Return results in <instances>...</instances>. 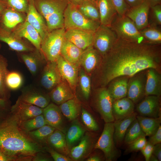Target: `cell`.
<instances>
[{"label": "cell", "mask_w": 161, "mask_h": 161, "mask_svg": "<svg viewBox=\"0 0 161 161\" xmlns=\"http://www.w3.org/2000/svg\"><path fill=\"white\" fill-rule=\"evenodd\" d=\"M161 64L160 44L117 38L95 69L96 85L104 87L116 78L130 77L151 68L160 72Z\"/></svg>", "instance_id": "1"}, {"label": "cell", "mask_w": 161, "mask_h": 161, "mask_svg": "<svg viewBox=\"0 0 161 161\" xmlns=\"http://www.w3.org/2000/svg\"><path fill=\"white\" fill-rule=\"evenodd\" d=\"M16 122L9 119L0 124V151L12 160L35 156L41 151L39 146L23 134Z\"/></svg>", "instance_id": "2"}, {"label": "cell", "mask_w": 161, "mask_h": 161, "mask_svg": "<svg viewBox=\"0 0 161 161\" xmlns=\"http://www.w3.org/2000/svg\"><path fill=\"white\" fill-rule=\"evenodd\" d=\"M37 11L43 17L49 32L64 27V13L68 0H33Z\"/></svg>", "instance_id": "3"}, {"label": "cell", "mask_w": 161, "mask_h": 161, "mask_svg": "<svg viewBox=\"0 0 161 161\" xmlns=\"http://www.w3.org/2000/svg\"><path fill=\"white\" fill-rule=\"evenodd\" d=\"M65 31L64 27L54 30L49 32L42 40L41 53L47 61H56L61 55Z\"/></svg>", "instance_id": "4"}, {"label": "cell", "mask_w": 161, "mask_h": 161, "mask_svg": "<svg viewBox=\"0 0 161 161\" xmlns=\"http://www.w3.org/2000/svg\"><path fill=\"white\" fill-rule=\"evenodd\" d=\"M100 24V22L86 18L76 6L69 2L64 13V27L65 30L75 29L95 32Z\"/></svg>", "instance_id": "5"}, {"label": "cell", "mask_w": 161, "mask_h": 161, "mask_svg": "<svg viewBox=\"0 0 161 161\" xmlns=\"http://www.w3.org/2000/svg\"><path fill=\"white\" fill-rule=\"evenodd\" d=\"M114 132L113 122L105 123L102 132L94 147L103 151L108 161L116 160L120 155L114 141Z\"/></svg>", "instance_id": "6"}, {"label": "cell", "mask_w": 161, "mask_h": 161, "mask_svg": "<svg viewBox=\"0 0 161 161\" xmlns=\"http://www.w3.org/2000/svg\"><path fill=\"white\" fill-rule=\"evenodd\" d=\"M110 27L118 38L139 43L145 41L134 22L126 15H117Z\"/></svg>", "instance_id": "7"}, {"label": "cell", "mask_w": 161, "mask_h": 161, "mask_svg": "<svg viewBox=\"0 0 161 161\" xmlns=\"http://www.w3.org/2000/svg\"><path fill=\"white\" fill-rule=\"evenodd\" d=\"M117 38L110 27L100 24L94 32L93 46L103 57L110 50Z\"/></svg>", "instance_id": "8"}, {"label": "cell", "mask_w": 161, "mask_h": 161, "mask_svg": "<svg viewBox=\"0 0 161 161\" xmlns=\"http://www.w3.org/2000/svg\"><path fill=\"white\" fill-rule=\"evenodd\" d=\"M113 101L107 88L101 87L97 90L94 96V104L96 110L105 123L114 121L112 113Z\"/></svg>", "instance_id": "9"}, {"label": "cell", "mask_w": 161, "mask_h": 161, "mask_svg": "<svg viewBox=\"0 0 161 161\" xmlns=\"http://www.w3.org/2000/svg\"><path fill=\"white\" fill-rule=\"evenodd\" d=\"M144 71L130 77L129 80L127 97L134 104L138 103L145 96L146 71Z\"/></svg>", "instance_id": "10"}, {"label": "cell", "mask_w": 161, "mask_h": 161, "mask_svg": "<svg viewBox=\"0 0 161 161\" xmlns=\"http://www.w3.org/2000/svg\"><path fill=\"white\" fill-rule=\"evenodd\" d=\"M0 41L6 43L11 49L18 52H30L36 49L32 44L24 38L16 36L12 31L0 26Z\"/></svg>", "instance_id": "11"}, {"label": "cell", "mask_w": 161, "mask_h": 161, "mask_svg": "<svg viewBox=\"0 0 161 161\" xmlns=\"http://www.w3.org/2000/svg\"><path fill=\"white\" fill-rule=\"evenodd\" d=\"M95 32L79 29L66 30L65 38L84 50L93 46Z\"/></svg>", "instance_id": "12"}, {"label": "cell", "mask_w": 161, "mask_h": 161, "mask_svg": "<svg viewBox=\"0 0 161 161\" xmlns=\"http://www.w3.org/2000/svg\"><path fill=\"white\" fill-rule=\"evenodd\" d=\"M150 6L146 0H143L140 4L130 7L125 15L134 23L140 31L148 26V16Z\"/></svg>", "instance_id": "13"}, {"label": "cell", "mask_w": 161, "mask_h": 161, "mask_svg": "<svg viewBox=\"0 0 161 161\" xmlns=\"http://www.w3.org/2000/svg\"><path fill=\"white\" fill-rule=\"evenodd\" d=\"M136 109L142 116L154 118L161 117L160 97L154 95L145 96L138 103Z\"/></svg>", "instance_id": "14"}, {"label": "cell", "mask_w": 161, "mask_h": 161, "mask_svg": "<svg viewBox=\"0 0 161 161\" xmlns=\"http://www.w3.org/2000/svg\"><path fill=\"white\" fill-rule=\"evenodd\" d=\"M95 140L92 134L89 132L85 133L78 144L69 150V155L72 160H80L88 157L94 148Z\"/></svg>", "instance_id": "15"}, {"label": "cell", "mask_w": 161, "mask_h": 161, "mask_svg": "<svg viewBox=\"0 0 161 161\" xmlns=\"http://www.w3.org/2000/svg\"><path fill=\"white\" fill-rule=\"evenodd\" d=\"M56 61L62 79L67 83L72 89H75L78 80L79 66L68 62L61 55Z\"/></svg>", "instance_id": "16"}, {"label": "cell", "mask_w": 161, "mask_h": 161, "mask_svg": "<svg viewBox=\"0 0 161 161\" xmlns=\"http://www.w3.org/2000/svg\"><path fill=\"white\" fill-rule=\"evenodd\" d=\"M12 31L16 36L28 40L42 55L41 48L42 41L41 36L27 21L25 20Z\"/></svg>", "instance_id": "17"}, {"label": "cell", "mask_w": 161, "mask_h": 161, "mask_svg": "<svg viewBox=\"0 0 161 161\" xmlns=\"http://www.w3.org/2000/svg\"><path fill=\"white\" fill-rule=\"evenodd\" d=\"M62 80L56 61H47L43 69L41 78V85L47 89L52 90Z\"/></svg>", "instance_id": "18"}, {"label": "cell", "mask_w": 161, "mask_h": 161, "mask_svg": "<svg viewBox=\"0 0 161 161\" xmlns=\"http://www.w3.org/2000/svg\"><path fill=\"white\" fill-rule=\"evenodd\" d=\"M11 110L16 119L23 122L43 114V109L24 102L18 98Z\"/></svg>", "instance_id": "19"}, {"label": "cell", "mask_w": 161, "mask_h": 161, "mask_svg": "<svg viewBox=\"0 0 161 161\" xmlns=\"http://www.w3.org/2000/svg\"><path fill=\"white\" fill-rule=\"evenodd\" d=\"M28 7L25 20L38 32L42 40L49 32L43 17L37 11L33 0H28Z\"/></svg>", "instance_id": "20"}, {"label": "cell", "mask_w": 161, "mask_h": 161, "mask_svg": "<svg viewBox=\"0 0 161 161\" xmlns=\"http://www.w3.org/2000/svg\"><path fill=\"white\" fill-rule=\"evenodd\" d=\"M43 114L47 125L65 133L63 114L59 106L52 103L49 104L43 109Z\"/></svg>", "instance_id": "21"}, {"label": "cell", "mask_w": 161, "mask_h": 161, "mask_svg": "<svg viewBox=\"0 0 161 161\" xmlns=\"http://www.w3.org/2000/svg\"><path fill=\"white\" fill-rule=\"evenodd\" d=\"M102 57L93 46L83 50L80 59L79 66H81L87 73H90L98 67Z\"/></svg>", "instance_id": "22"}, {"label": "cell", "mask_w": 161, "mask_h": 161, "mask_svg": "<svg viewBox=\"0 0 161 161\" xmlns=\"http://www.w3.org/2000/svg\"><path fill=\"white\" fill-rule=\"evenodd\" d=\"M23 13L7 7L3 11L0 18V26L12 30L25 20L26 16Z\"/></svg>", "instance_id": "23"}, {"label": "cell", "mask_w": 161, "mask_h": 161, "mask_svg": "<svg viewBox=\"0 0 161 161\" xmlns=\"http://www.w3.org/2000/svg\"><path fill=\"white\" fill-rule=\"evenodd\" d=\"M137 115L134 112L131 115L123 118L115 120L113 122L114 132L113 138L117 147L120 146L123 142L127 130Z\"/></svg>", "instance_id": "24"}, {"label": "cell", "mask_w": 161, "mask_h": 161, "mask_svg": "<svg viewBox=\"0 0 161 161\" xmlns=\"http://www.w3.org/2000/svg\"><path fill=\"white\" fill-rule=\"evenodd\" d=\"M134 103L127 97L114 100L112 113L115 120L122 119L134 112Z\"/></svg>", "instance_id": "25"}, {"label": "cell", "mask_w": 161, "mask_h": 161, "mask_svg": "<svg viewBox=\"0 0 161 161\" xmlns=\"http://www.w3.org/2000/svg\"><path fill=\"white\" fill-rule=\"evenodd\" d=\"M145 95H154L160 97L161 95L160 72L151 68L146 71Z\"/></svg>", "instance_id": "26"}, {"label": "cell", "mask_w": 161, "mask_h": 161, "mask_svg": "<svg viewBox=\"0 0 161 161\" xmlns=\"http://www.w3.org/2000/svg\"><path fill=\"white\" fill-rule=\"evenodd\" d=\"M100 24L110 27L118 15L111 0H96Z\"/></svg>", "instance_id": "27"}, {"label": "cell", "mask_w": 161, "mask_h": 161, "mask_svg": "<svg viewBox=\"0 0 161 161\" xmlns=\"http://www.w3.org/2000/svg\"><path fill=\"white\" fill-rule=\"evenodd\" d=\"M50 96L52 101L59 105L75 97L72 89L63 79L52 89Z\"/></svg>", "instance_id": "28"}, {"label": "cell", "mask_w": 161, "mask_h": 161, "mask_svg": "<svg viewBox=\"0 0 161 161\" xmlns=\"http://www.w3.org/2000/svg\"><path fill=\"white\" fill-rule=\"evenodd\" d=\"M129 78L127 76L118 77L109 84L107 89L114 100L127 97Z\"/></svg>", "instance_id": "29"}, {"label": "cell", "mask_w": 161, "mask_h": 161, "mask_svg": "<svg viewBox=\"0 0 161 161\" xmlns=\"http://www.w3.org/2000/svg\"><path fill=\"white\" fill-rule=\"evenodd\" d=\"M83 51L65 38L60 55L68 62L79 66L80 59Z\"/></svg>", "instance_id": "30"}, {"label": "cell", "mask_w": 161, "mask_h": 161, "mask_svg": "<svg viewBox=\"0 0 161 161\" xmlns=\"http://www.w3.org/2000/svg\"><path fill=\"white\" fill-rule=\"evenodd\" d=\"M21 100L44 109L49 104V98L37 91L28 90L23 92L18 98Z\"/></svg>", "instance_id": "31"}, {"label": "cell", "mask_w": 161, "mask_h": 161, "mask_svg": "<svg viewBox=\"0 0 161 161\" xmlns=\"http://www.w3.org/2000/svg\"><path fill=\"white\" fill-rule=\"evenodd\" d=\"M21 57L30 72L33 75L36 74L44 58L40 53L36 49L33 52H22Z\"/></svg>", "instance_id": "32"}, {"label": "cell", "mask_w": 161, "mask_h": 161, "mask_svg": "<svg viewBox=\"0 0 161 161\" xmlns=\"http://www.w3.org/2000/svg\"><path fill=\"white\" fill-rule=\"evenodd\" d=\"M59 107L63 115L70 121L77 118L81 112V105L75 97L62 103Z\"/></svg>", "instance_id": "33"}, {"label": "cell", "mask_w": 161, "mask_h": 161, "mask_svg": "<svg viewBox=\"0 0 161 161\" xmlns=\"http://www.w3.org/2000/svg\"><path fill=\"white\" fill-rule=\"evenodd\" d=\"M49 143L58 152L66 156L69 154L65 134L61 131L55 129L48 137Z\"/></svg>", "instance_id": "34"}, {"label": "cell", "mask_w": 161, "mask_h": 161, "mask_svg": "<svg viewBox=\"0 0 161 161\" xmlns=\"http://www.w3.org/2000/svg\"><path fill=\"white\" fill-rule=\"evenodd\" d=\"M76 7L79 11L88 19L100 22L99 10L96 1L84 0Z\"/></svg>", "instance_id": "35"}, {"label": "cell", "mask_w": 161, "mask_h": 161, "mask_svg": "<svg viewBox=\"0 0 161 161\" xmlns=\"http://www.w3.org/2000/svg\"><path fill=\"white\" fill-rule=\"evenodd\" d=\"M86 131L85 128L78 121H75L68 129L65 137L69 150L82 138Z\"/></svg>", "instance_id": "36"}, {"label": "cell", "mask_w": 161, "mask_h": 161, "mask_svg": "<svg viewBox=\"0 0 161 161\" xmlns=\"http://www.w3.org/2000/svg\"><path fill=\"white\" fill-rule=\"evenodd\" d=\"M136 118L146 136L154 134L160 125L161 117L154 118L137 115Z\"/></svg>", "instance_id": "37"}, {"label": "cell", "mask_w": 161, "mask_h": 161, "mask_svg": "<svg viewBox=\"0 0 161 161\" xmlns=\"http://www.w3.org/2000/svg\"><path fill=\"white\" fill-rule=\"evenodd\" d=\"M144 136H146L136 118L128 128L125 135L123 142L128 145L138 138Z\"/></svg>", "instance_id": "38"}, {"label": "cell", "mask_w": 161, "mask_h": 161, "mask_svg": "<svg viewBox=\"0 0 161 161\" xmlns=\"http://www.w3.org/2000/svg\"><path fill=\"white\" fill-rule=\"evenodd\" d=\"M7 66V60L0 54V97L5 100L9 89L6 83V78L9 72Z\"/></svg>", "instance_id": "39"}, {"label": "cell", "mask_w": 161, "mask_h": 161, "mask_svg": "<svg viewBox=\"0 0 161 161\" xmlns=\"http://www.w3.org/2000/svg\"><path fill=\"white\" fill-rule=\"evenodd\" d=\"M145 41L152 44H160L161 32L157 28L148 26L139 31Z\"/></svg>", "instance_id": "40"}, {"label": "cell", "mask_w": 161, "mask_h": 161, "mask_svg": "<svg viewBox=\"0 0 161 161\" xmlns=\"http://www.w3.org/2000/svg\"><path fill=\"white\" fill-rule=\"evenodd\" d=\"M87 73L83 69L81 68L79 71L78 78L81 93L86 100L89 97L91 89L90 79Z\"/></svg>", "instance_id": "41"}, {"label": "cell", "mask_w": 161, "mask_h": 161, "mask_svg": "<svg viewBox=\"0 0 161 161\" xmlns=\"http://www.w3.org/2000/svg\"><path fill=\"white\" fill-rule=\"evenodd\" d=\"M46 125L44 118L42 114L23 122L22 127L26 131L29 132Z\"/></svg>", "instance_id": "42"}, {"label": "cell", "mask_w": 161, "mask_h": 161, "mask_svg": "<svg viewBox=\"0 0 161 161\" xmlns=\"http://www.w3.org/2000/svg\"><path fill=\"white\" fill-rule=\"evenodd\" d=\"M23 79L21 75L15 71L9 72L6 78V83L9 89L15 90L22 85Z\"/></svg>", "instance_id": "43"}, {"label": "cell", "mask_w": 161, "mask_h": 161, "mask_svg": "<svg viewBox=\"0 0 161 161\" xmlns=\"http://www.w3.org/2000/svg\"><path fill=\"white\" fill-rule=\"evenodd\" d=\"M55 129L54 127L46 125L36 130L29 131V133L34 138L42 140L48 138Z\"/></svg>", "instance_id": "44"}, {"label": "cell", "mask_w": 161, "mask_h": 161, "mask_svg": "<svg viewBox=\"0 0 161 161\" xmlns=\"http://www.w3.org/2000/svg\"><path fill=\"white\" fill-rule=\"evenodd\" d=\"M81 114L82 122L88 129L93 131L99 130L98 125L90 113L84 108H82Z\"/></svg>", "instance_id": "45"}, {"label": "cell", "mask_w": 161, "mask_h": 161, "mask_svg": "<svg viewBox=\"0 0 161 161\" xmlns=\"http://www.w3.org/2000/svg\"><path fill=\"white\" fill-rule=\"evenodd\" d=\"M145 137H140L127 145V147L124 152L125 154H127L132 152L141 150L147 143Z\"/></svg>", "instance_id": "46"}, {"label": "cell", "mask_w": 161, "mask_h": 161, "mask_svg": "<svg viewBox=\"0 0 161 161\" xmlns=\"http://www.w3.org/2000/svg\"><path fill=\"white\" fill-rule=\"evenodd\" d=\"M7 5L14 10L26 14L28 10V0H6Z\"/></svg>", "instance_id": "47"}, {"label": "cell", "mask_w": 161, "mask_h": 161, "mask_svg": "<svg viewBox=\"0 0 161 161\" xmlns=\"http://www.w3.org/2000/svg\"><path fill=\"white\" fill-rule=\"evenodd\" d=\"M111 0L119 16H122L125 15L127 11L130 8L124 0Z\"/></svg>", "instance_id": "48"}, {"label": "cell", "mask_w": 161, "mask_h": 161, "mask_svg": "<svg viewBox=\"0 0 161 161\" xmlns=\"http://www.w3.org/2000/svg\"><path fill=\"white\" fill-rule=\"evenodd\" d=\"M47 150L55 161H71L72 159L54 150L52 148H47Z\"/></svg>", "instance_id": "49"}, {"label": "cell", "mask_w": 161, "mask_h": 161, "mask_svg": "<svg viewBox=\"0 0 161 161\" xmlns=\"http://www.w3.org/2000/svg\"><path fill=\"white\" fill-rule=\"evenodd\" d=\"M153 18L155 23L161 24V5L158 4L150 7Z\"/></svg>", "instance_id": "50"}, {"label": "cell", "mask_w": 161, "mask_h": 161, "mask_svg": "<svg viewBox=\"0 0 161 161\" xmlns=\"http://www.w3.org/2000/svg\"><path fill=\"white\" fill-rule=\"evenodd\" d=\"M154 145L147 141L145 146L141 150L146 161H149V158L153 154Z\"/></svg>", "instance_id": "51"}, {"label": "cell", "mask_w": 161, "mask_h": 161, "mask_svg": "<svg viewBox=\"0 0 161 161\" xmlns=\"http://www.w3.org/2000/svg\"><path fill=\"white\" fill-rule=\"evenodd\" d=\"M153 145L161 143V126L160 125L156 131L149 137L148 141Z\"/></svg>", "instance_id": "52"}, {"label": "cell", "mask_w": 161, "mask_h": 161, "mask_svg": "<svg viewBox=\"0 0 161 161\" xmlns=\"http://www.w3.org/2000/svg\"><path fill=\"white\" fill-rule=\"evenodd\" d=\"M153 154L157 158L158 161H161V143H158L154 145Z\"/></svg>", "instance_id": "53"}, {"label": "cell", "mask_w": 161, "mask_h": 161, "mask_svg": "<svg viewBox=\"0 0 161 161\" xmlns=\"http://www.w3.org/2000/svg\"><path fill=\"white\" fill-rule=\"evenodd\" d=\"M130 7H134L140 4L143 0H124Z\"/></svg>", "instance_id": "54"}, {"label": "cell", "mask_w": 161, "mask_h": 161, "mask_svg": "<svg viewBox=\"0 0 161 161\" xmlns=\"http://www.w3.org/2000/svg\"><path fill=\"white\" fill-rule=\"evenodd\" d=\"M8 7L6 0H0V18L3 10Z\"/></svg>", "instance_id": "55"}, {"label": "cell", "mask_w": 161, "mask_h": 161, "mask_svg": "<svg viewBox=\"0 0 161 161\" xmlns=\"http://www.w3.org/2000/svg\"><path fill=\"white\" fill-rule=\"evenodd\" d=\"M11 160L10 157L0 151V161H7Z\"/></svg>", "instance_id": "56"}, {"label": "cell", "mask_w": 161, "mask_h": 161, "mask_svg": "<svg viewBox=\"0 0 161 161\" xmlns=\"http://www.w3.org/2000/svg\"><path fill=\"white\" fill-rule=\"evenodd\" d=\"M101 160V158L97 155L91 156L86 160L87 161H100Z\"/></svg>", "instance_id": "57"}, {"label": "cell", "mask_w": 161, "mask_h": 161, "mask_svg": "<svg viewBox=\"0 0 161 161\" xmlns=\"http://www.w3.org/2000/svg\"><path fill=\"white\" fill-rule=\"evenodd\" d=\"M148 2L150 7L158 4H161V0H146Z\"/></svg>", "instance_id": "58"}, {"label": "cell", "mask_w": 161, "mask_h": 161, "mask_svg": "<svg viewBox=\"0 0 161 161\" xmlns=\"http://www.w3.org/2000/svg\"><path fill=\"white\" fill-rule=\"evenodd\" d=\"M33 160L34 161H47L50 160L48 158L42 156H37L34 158Z\"/></svg>", "instance_id": "59"}, {"label": "cell", "mask_w": 161, "mask_h": 161, "mask_svg": "<svg viewBox=\"0 0 161 161\" xmlns=\"http://www.w3.org/2000/svg\"><path fill=\"white\" fill-rule=\"evenodd\" d=\"M69 2L74 5L77 6L80 4L84 0H68Z\"/></svg>", "instance_id": "60"}, {"label": "cell", "mask_w": 161, "mask_h": 161, "mask_svg": "<svg viewBox=\"0 0 161 161\" xmlns=\"http://www.w3.org/2000/svg\"><path fill=\"white\" fill-rule=\"evenodd\" d=\"M6 106V100L0 97V108L4 109Z\"/></svg>", "instance_id": "61"}, {"label": "cell", "mask_w": 161, "mask_h": 161, "mask_svg": "<svg viewBox=\"0 0 161 161\" xmlns=\"http://www.w3.org/2000/svg\"><path fill=\"white\" fill-rule=\"evenodd\" d=\"M149 161H158V160L157 157L152 154L149 158Z\"/></svg>", "instance_id": "62"}, {"label": "cell", "mask_w": 161, "mask_h": 161, "mask_svg": "<svg viewBox=\"0 0 161 161\" xmlns=\"http://www.w3.org/2000/svg\"><path fill=\"white\" fill-rule=\"evenodd\" d=\"M1 43H0V49H1Z\"/></svg>", "instance_id": "63"}, {"label": "cell", "mask_w": 161, "mask_h": 161, "mask_svg": "<svg viewBox=\"0 0 161 161\" xmlns=\"http://www.w3.org/2000/svg\"><path fill=\"white\" fill-rule=\"evenodd\" d=\"M95 0V1H96V0Z\"/></svg>", "instance_id": "64"}]
</instances>
